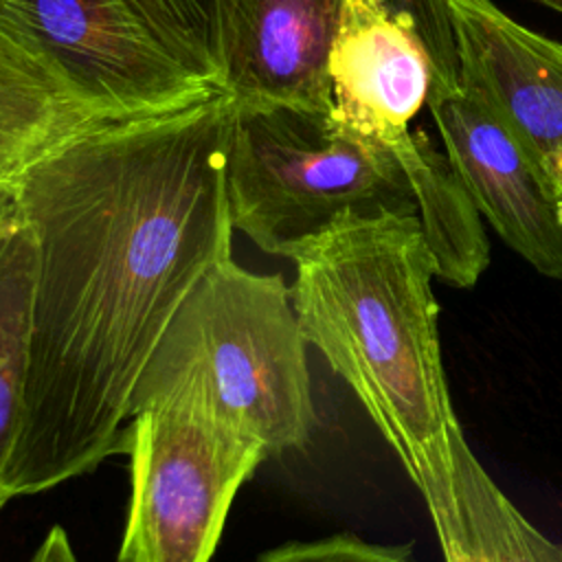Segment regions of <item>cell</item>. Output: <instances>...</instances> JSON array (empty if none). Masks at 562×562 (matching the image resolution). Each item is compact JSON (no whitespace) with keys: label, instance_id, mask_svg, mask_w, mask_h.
<instances>
[{"label":"cell","instance_id":"obj_1","mask_svg":"<svg viewBox=\"0 0 562 562\" xmlns=\"http://www.w3.org/2000/svg\"><path fill=\"white\" fill-rule=\"evenodd\" d=\"M235 101L97 123L11 191L37 241L26 406L11 498L123 452L132 393L191 288L231 257Z\"/></svg>","mask_w":562,"mask_h":562},{"label":"cell","instance_id":"obj_2","mask_svg":"<svg viewBox=\"0 0 562 562\" xmlns=\"http://www.w3.org/2000/svg\"><path fill=\"white\" fill-rule=\"evenodd\" d=\"M292 261L290 292L307 345L353 389L397 454L446 553L457 533L452 443L461 426L441 360L437 266L417 213H347Z\"/></svg>","mask_w":562,"mask_h":562},{"label":"cell","instance_id":"obj_3","mask_svg":"<svg viewBox=\"0 0 562 562\" xmlns=\"http://www.w3.org/2000/svg\"><path fill=\"white\" fill-rule=\"evenodd\" d=\"M305 349L283 277L250 272L226 257L176 310L138 378L130 417L189 395L268 457L303 448L316 422Z\"/></svg>","mask_w":562,"mask_h":562},{"label":"cell","instance_id":"obj_4","mask_svg":"<svg viewBox=\"0 0 562 562\" xmlns=\"http://www.w3.org/2000/svg\"><path fill=\"white\" fill-rule=\"evenodd\" d=\"M226 202L235 231L285 259L347 213H417L393 149L349 132L329 112L290 105L235 103Z\"/></svg>","mask_w":562,"mask_h":562},{"label":"cell","instance_id":"obj_5","mask_svg":"<svg viewBox=\"0 0 562 562\" xmlns=\"http://www.w3.org/2000/svg\"><path fill=\"white\" fill-rule=\"evenodd\" d=\"M130 422L132 494L119 562H209L266 450L189 395L154 402Z\"/></svg>","mask_w":562,"mask_h":562},{"label":"cell","instance_id":"obj_6","mask_svg":"<svg viewBox=\"0 0 562 562\" xmlns=\"http://www.w3.org/2000/svg\"><path fill=\"white\" fill-rule=\"evenodd\" d=\"M0 33L99 121L162 114L220 92L176 64L123 0H0Z\"/></svg>","mask_w":562,"mask_h":562},{"label":"cell","instance_id":"obj_7","mask_svg":"<svg viewBox=\"0 0 562 562\" xmlns=\"http://www.w3.org/2000/svg\"><path fill=\"white\" fill-rule=\"evenodd\" d=\"M428 110L479 215L540 274L562 281V195L533 154L461 83L430 92Z\"/></svg>","mask_w":562,"mask_h":562},{"label":"cell","instance_id":"obj_8","mask_svg":"<svg viewBox=\"0 0 562 562\" xmlns=\"http://www.w3.org/2000/svg\"><path fill=\"white\" fill-rule=\"evenodd\" d=\"M459 83L481 97L533 154L562 195V42L492 0H446Z\"/></svg>","mask_w":562,"mask_h":562},{"label":"cell","instance_id":"obj_9","mask_svg":"<svg viewBox=\"0 0 562 562\" xmlns=\"http://www.w3.org/2000/svg\"><path fill=\"white\" fill-rule=\"evenodd\" d=\"M329 81L331 119L404 160L419 138L411 123L432 90V64L415 29L378 0H345Z\"/></svg>","mask_w":562,"mask_h":562},{"label":"cell","instance_id":"obj_10","mask_svg":"<svg viewBox=\"0 0 562 562\" xmlns=\"http://www.w3.org/2000/svg\"><path fill=\"white\" fill-rule=\"evenodd\" d=\"M345 0H237L222 92L237 105L331 112L329 53Z\"/></svg>","mask_w":562,"mask_h":562},{"label":"cell","instance_id":"obj_11","mask_svg":"<svg viewBox=\"0 0 562 562\" xmlns=\"http://www.w3.org/2000/svg\"><path fill=\"white\" fill-rule=\"evenodd\" d=\"M37 241L11 187L0 191V509L9 494L24 406L31 347Z\"/></svg>","mask_w":562,"mask_h":562},{"label":"cell","instance_id":"obj_12","mask_svg":"<svg viewBox=\"0 0 562 562\" xmlns=\"http://www.w3.org/2000/svg\"><path fill=\"white\" fill-rule=\"evenodd\" d=\"M97 123L105 121L86 112L0 33V191L50 149Z\"/></svg>","mask_w":562,"mask_h":562},{"label":"cell","instance_id":"obj_13","mask_svg":"<svg viewBox=\"0 0 562 562\" xmlns=\"http://www.w3.org/2000/svg\"><path fill=\"white\" fill-rule=\"evenodd\" d=\"M147 35L189 75L222 92L237 0H123Z\"/></svg>","mask_w":562,"mask_h":562},{"label":"cell","instance_id":"obj_14","mask_svg":"<svg viewBox=\"0 0 562 562\" xmlns=\"http://www.w3.org/2000/svg\"><path fill=\"white\" fill-rule=\"evenodd\" d=\"M389 13L408 22L422 40L432 64V90H450L459 83L457 40L446 0H378Z\"/></svg>","mask_w":562,"mask_h":562},{"label":"cell","instance_id":"obj_15","mask_svg":"<svg viewBox=\"0 0 562 562\" xmlns=\"http://www.w3.org/2000/svg\"><path fill=\"white\" fill-rule=\"evenodd\" d=\"M411 544H375L351 533L312 542H288L257 562H411Z\"/></svg>","mask_w":562,"mask_h":562},{"label":"cell","instance_id":"obj_16","mask_svg":"<svg viewBox=\"0 0 562 562\" xmlns=\"http://www.w3.org/2000/svg\"><path fill=\"white\" fill-rule=\"evenodd\" d=\"M31 562H79V560L70 547L66 531L59 525H55L46 533L44 542L37 547Z\"/></svg>","mask_w":562,"mask_h":562},{"label":"cell","instance_id":"obj_17","mask_svg":"<svg viewBox=\"0 0 562 562\" xmlns=\"http://www.w3.org/2000/svg\"><path fill=\"white\" fill-rule=\"evenodd\" d=\"M536 2H540V4H544V7H549V9L558 11V13H562V0H536Z\"/></svg>","mask_w":562,"mask_h":562}]
</instances>
